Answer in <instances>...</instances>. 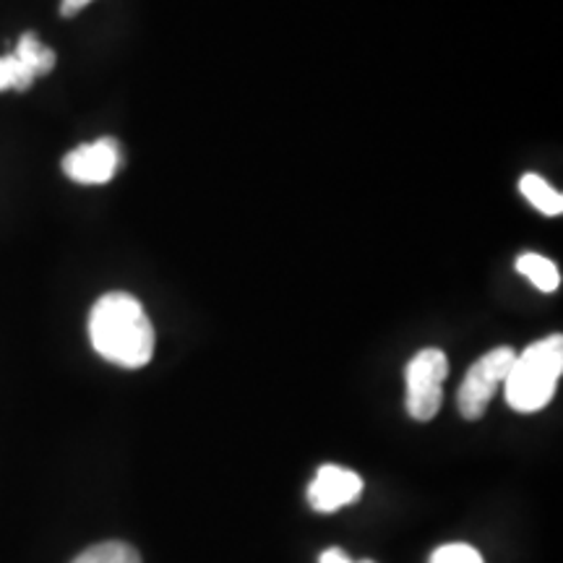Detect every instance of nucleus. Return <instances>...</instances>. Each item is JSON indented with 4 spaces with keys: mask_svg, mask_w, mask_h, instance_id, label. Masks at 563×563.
Here are the masks:
<instances>
[{
    "mask_svg": "<svg viewBox=\"0 0 563 563\" xmlns=\"http://www.w3.org/2000/svg\"><path fill=\"white\" fill-rule=\"evenodd\" d=\"M89 340L97 355L121 368H141L152 361V321L129 292H108L95 302L89 313Z\"/></svg>",
    "mask_w": 563,
    "mask_h": 563,
    "instance_id": "nucleus-1",
    "label": "nucleus"
},
{
    "mask_svg": "<svg viewBox=\"0 0 563 563\" xmlns=\"http://www.w3.org/2000/svg\"><path fill=\"white\" fill-rule=\"evenodd\" d=\"M563 373V336L553 334L514 355L506 376V402L517 412H538L551 402Z\"/></svg>",
    "mask_w": 563,
    "mask_h": 563,
    "instance_id": "nucleus-2",
    "label": "nucleus"
},
{
    "mask_svg": "<svg viewBox=\"0 0 563 563\" xmlns=\"http://www.w3.org/2000/svg\"><path fill=\"white\" fill-rule=\"evenodd\" d=\"M449 376V357L441 350H420L407 365V412L415 420L428 422L441 410L443 382Z\"/></svg>",
    "mask_w": 563,
    "mask_h": 563,
    "instance_id": "nucleus-3",
    "label": "nucleus"
},
{
    "mask_svg": "<svg viewBox=\"0 0 563 563\" xmlns=\"http://www.w3.org/2000/svg\"><path fill=\"white\" fill-rule=\"evenodd\" d=\"M514 355H517V352L511 347H496L485 352L481 361L467 371V376H464V382L460 386V394H456V405H460L464 420L483 418L490 399L496 397L498 386H501L506 382V376H509Z\"/></svg>",
    "mask_w": 563,
    "mask_h": 563,
    "instance_id": "nucleus-4",
    "label": "nucleus"
},
{
    "mask_svg": "<svg viewBox=\"0 0 563 563\" xmlns=\"http://www.w3.org/2000/svg\"><path fill=\"white\" fill-rule=\"evenodd\" d=\"M121 170V146L112 139H100L95 144H81L63 159V173L84 186H102Z\"/></svg>",
    "mask_w": 563,
    "mask_h": 563,
    "instance_id": "nucleus-5",
    "label": "nucleus"
},
{
    "mask_svg": "<svg viewBox=\"0 0 563 563\" xmlns=\"http://www.w3.org/2000/svg\"><path fill=\"white\" fill-rule=\"evenodd\" d=\"M361 493V475L352 473V470L336 467V464H323L319 473H316L311 488H308V501H311L316 511L332 514L355 504Z\"/></svg>",
    "mask_w": 563,
    "mask_h": 563,
    "instance_id": "nucleus-6",
    "label": "nucleus"
},
{
    "mask_svg": "<svg viewBox=\"0 0 563 563\" xmlns=\"http://www.w3.org/2000/svg\"><path fill=\"white\" fill-rule=\"evenodd\" d=\"M517 272L543 292H555L561 285L559 266H555L551 258L540 256V253H522V256L517 258Z\"/></svg>",
    "mask_w": 563,
    "mask_h": 563,
    "instance_id": "nucleus-7",
    "label": "nucleus"
},
{
    "mask_svg": "<svg viewBox=\"0 0 563 563\" xmlns=\"http://www.w3.org/2000/svg\"><path fill=\"white\" fill-rule=\"evenodd\" d=\"M519 191L527 201L532 203L534 209L540 211V214L545 217H559L563 211V196L561 191H555L553 186H548V183L540 178V175H532L527 173L522 180H519Z\"/></svg>",
    "mask_w": 563,
    "mask_h": 563,
    "instance_id": "nucleus-8",
    "label": "nucleus"
},
{
    "mask_svg": "<svg viewBox=\"0 0 563 563\" xmlns=\"http://www.w3.org/2000/svg\"><path fill=\"white\" fill-rule=\"evenodd\" d=\"M13 53H16L19 58L34 70V76H45L55 68V53L51 51V47L42 45V42L37 40V34H32V32L21 34L16 51Z\"/></svg>",
    "mask_w": 563,
    "mask_h": 563,
    "instance_id": "nucleus-9",
    "label": "nucleus"
},
{
    "mask_svg": "<svg viewBox=\"0 0 563 563\" xmlns=\"http://www.w3.org/2000/svg\"><path fill=\"white\" fill-rule=\"evenodd\" d=\"M70 563H141V555L129 543L108 540V543L91 545L89 551H84L79 559H74Z\"/></svg>",
    "mask_w": 563,
    "mask_h": 563,
    "instance_id": "nucleus-10",
    "label": "nucleus"
},
{
    "mask_svg": "<svg viewBox=\"0 0 563 563\" xmlns=\"http://www.w3.org/2000/svg\"><path fill=\"white\" fill-rule=\"evenodd\" d=\"M34 79H37V76H34V70L26 66V63L21 60L16 53L3 55V58H0V91H5V89L24 91L32 87Z\"/></svg>",
    "mask_w": 563,
    "mask_h": 563,
    "instance_id": "nucleus-11",
    "label": "nucleus"
},
{
    "mask_svg": "<svg viewBox=\"0 0 563 563\" xmlns=\"http://www.w3.org/2000/svg\"><path fill=\"white\" fill-rule=\"evenodd\" d=\"M431 563H483V555L477 553L473 545L452 543L439 548V551L433 553Z\"/></svg>",
    "mask_w": 563,
    "mask_h": 563,
    "instance_id": "nucleus-12",
    "label": "nucleus"
},
{
    "mask_svg": "<svg viewBox=\"0 0 563 563\" xmlns=\"http://www.w3.org/2000/svg\"><path fill=\"white\" fill-rule=\"evenodd\" d=\"M319 563H355V561H352L344 551H340V548H329L327 553H321ZM363 563H373V561H363Z\"/></svg>",
    "mask_w": 563,
    "mask_h": 563,
    "instance_id": "nucleus-13",
    "label": "nucleus"
},
{
    "mask_svg": "<svg viewBox=\"0 0 563 563\" xmlns=\"http://www.w3.org/2000/svg\"><path fill=\"white\" fill-rule=\"evenodd\" d=\"M91 0H60V13L63 16H76L81 9H87Z\"/></svg>",
    "mask_w": 563,
    "mask_h": 563,
    "instance_id": "nucleus-14",
    "label": "nucleus"
}]
</instances>
